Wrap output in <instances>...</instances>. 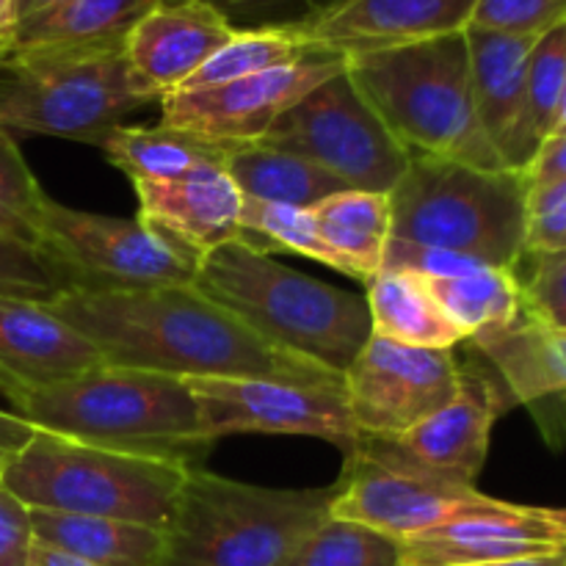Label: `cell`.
Here are the masks:
<instances>
[{"mask_svg": "<svg viewBox=\"0 0 566 566\" xmlns=\"http://www.w3.org/2000/svg\"><path fill=\"white\" fill-rule=\"evenodd\" d=\"M340 484L271 490L191 468L166 528L160 566H280L324 523Z\"/></svg>", "mask_w": 566, "mask_h": 566, "instance_id": "7", "label": "cell"}, {"mask_svg": "<svg viewBox=\"0 0 566 566\" xmlns=\"http://www.w3.org/2000/svg\"><path fill=\"white\" fill-rule=\"evenodd\" d=\"M426 282L440 302L442 313L462 332L464 340L481 335V332L512 324L523 310L517 276L509 269L479 265L468 274Z\"/></svg>", "mask_w": 566, "mask_h": 566, "instance_id": "29", "label": "cell"}, {"mask_svg": "<svg viewBox=\"0 0 566 566\" xmlns=\"http://www.w3.org/2000/svg\"><path fill=\"white\" fill-rule=\"evenodd\" d=\"M564 562H566V551H556V553H536V556L503 558V562L473 564V566H562Z\"/></svg>", "mask_w": 566, "mask_h": 566, "instance_id": "44", "label": "cell"}, {"mask_svg": "<svg viewBox=\"0 0 566 566\" xmlns=\"http://www.w3.org/2000/svg\"><path fill=\"white\" fill-rule=\"evenodd\" d=\"M470 343L514 403L534 407L566 396V332L551 329L520 310L512 324L481 332Z\"/></svg>", "mask_w": 566, "mask_h": 566, "instance_id": "22", "label": "cell"}, {"mask_svg": "<svg viewBox=\"0 0 566 566\" xmlns=\"http://www.w3.org/2000/svg\"><path fill=\"white\" fill-rule=\"evenodd\" d=\"M14 415L39 431L116 451L191 464L210 446L191 387L180 376L99 365L81 379L14 398Z\"/></svg>", "mask_w": 566, "mask_h": 566, "instance_id": "5", "label": "cell"}, {"mask_svg": "<svg viewBox=\"0 0 566 566\" xmlns=\"http://www.w3.org/2000/svg\"><path fill=\"white\" fill-rule=\"evenodd\" d=\"M566 551V528L542 506L495 501L403 542V566H473Z\"/></svg>", "mask_w": 566, "mask_h": 566, "instance_id": "17", "label": "cell"}, {"mask_svg": "<svg viewBox=\"0 0 566 566\" xmlns=\"http://www.w3.org/2000/svg\"><path fill=\"white\" fill-rule=\"evenodd\" d=\"M551 514L566 528V506H562V509H551Z\"/></svg>", "mask_w": 566, "mask_h": 566, "instance_id": "48", "label": "cell"}, {"mask_svg": "<svg viewBox=\"0 0 566 566\" xmlns=\"http://www.w3.org/2000/svg\"><path fill=\"white\" fill-rule=\"evenodd\" d=\"M346 72L409 155L506 169L475 116L464 31L346 53Z\"/></svg>", "mask_w": 566, "mask_h": 566, "instance_id": "3", "label": "cell"}, {"mask_svg": "<svg viewBox=\"0 0 566 566\" xmlns=\"http://www.w3.org/2000/svg\"><path fill=\"white\" fill-rule=\"evenodd\" d=\"M0 462H3V459H0Z\"/></svg>", "mask_w": 566, "mask_h": 566, "instance_id": "50", "label": "cell"}, {"mask_svg": "<svg viewBox=\"0 0 566 566\" xmlns=\"http://www.w3.org/2000/svg\"><path fill=\"white\" fill-rule=\"evenodd\" d=\"M553 133H566V88H564L562 108H558V119H556V127H553ZM553 133H551V136H553Z\"/></svg>", "mask_w": 566, "mask_h": 566, "instance_id": "47", "label": "cell"}, {"mask_svg": "<svg viewBox=\"0 0 566 566\" xmlns=\"http://www.w3.org/2000/svg\"><path fill=\"white\" fill-rule=\"evenodd\" d=\"M11 28V0H0V39L9 33Z\"/></svg>", "mask_w": 566, "mask_h": 566, "instance_id": "46", "label": "cell"}, {"mask_svg": "<svg viewBox=\"0 0 566 566\" xmlns=\"http://www.w3.org/2000/svg\"><path fill=\"white\" fill-rule=\"evenodd\" d=\"M99 365L97 348L50 304L0 296V392L9 401L81 379Z\"/></svg>", "mask_w": 566, "mask_h": 566, "instance_id": "18", "label": "cell"}, {"mask_svg": "<svg viewBox=\"0 0 566 566\" xmlns=\"http://www.w3.org/2000/svg\"><path fill=\"white\" fill-rule=\"evenodd\" d=\"M310 210L321 243L335 260V271L368 285L385 265L390 243V197L346 188Z\"/></svg>", "mask_w": 566, "mask_h": 566, "instance_id": "23", "label": "cell"}, {"mask_svg": "<svg viewBox=\"0 0 566 566\" xmlns=\"http://www.w3.org/2000/svg\"><path fill=\"white\" fill-rule=\"evenodd\" d=\"M31 547V512L0 486V566H28Z\"/></svg>", "mask_w": 566, "mask_h": 566, "instance_id": "39", "label": "cell"}, {"mask_svg": "<svg viewBox=\"0 0 566 566\" xmlns=\"http://www.w3.org/2000/svg\"><path fill=\"white\" fill-rule=\"evenodd\" d=\"M202 3L213 6L219 14H224L230 20L232 28H238V20L252 22V20H263L265 25H276L274 17L287 14V11L298 9L307 0H202Z\"/></svg>", "mask_w": 566, "mask_h": 566, "instance_id": "40", "label": "cell"}, {"mask_svg": "<svg viewBox=\"0 0 566 566\" xmlns=\"http://www.w3.org/2000/svg\"><path fill=\"white\" fill-rule=\"evenodd\" d=\"M238 224H241L238 241L249 243L260 252H293L335 269L329 249L321 243L318 230H315L313 210L243 197Z\"/></svg>", "mask_w": 566, "mask_h": 566, "instance_id": "32", "label": "cell"}, {"mask_svg": "<svg viewBox=\"0 0 566 566\" xmlns=\"http://www.w3.org/2000/svg\"><path fill=\"white\" fill-rule=\"evenodd\" d=\"M72 280L44 249L0 238V296L53 304Z\"/></svg>", "mask_w": 566, "mask_h": 566, "instance_id": "35", "label": "cell"}, {"mask_svg": "<svg viewBox=\"0 0 566 566\" xmlns=\"http://www.w3.org/2000/svg\"><path fill=\"white\" fill-rule=\"evenodd\" d=\"M61 0H11V25L20 20H28V17L39 14L44 9H53Z\"/></svg>", "mask_w": 566, "mask_h": 566, "instance_id": "45", "label": "cell"}, {"mask_svg": "<svg viewBox=\"0 0 566 566\" xmlns=\"http://www.w3.org/2000/svg\"><path fill=\"white\" fill-rule=\"evenodd\" d=\"M562 566H566V562H564V564H562Z\"/></svg>", "mask_w": 566, "mask_h": 566, "instance_id": "49", "label": "cell"}, {"mask_svg": "<svg viewBox=\"0 0 566 566\" xmlns=\"http://www.w3.org/2000/svg\"><path fill=\"white\" fill-rule=\"evenodd\" d=\"M525 252H566V180L528 188Z\"/></svg>", "mask_w": 566, "mask_h": 566, "instance_id": "38", "label": "cell"}, {"mask_svg": "<svg viewBox=\"0 0 566 566\" xmlns=\"http://www.w3.org/2000/svg\"><path fill=\"white\" fill-rule=\"evenodd\" d=\"M318 44H310L296 25H265L238 28L235 36L216 50L177 92H199V88L224 86L241 77L260 75L276 70L291 61H298Z\"/></svg>", "mask_w": 566, "mask_h": 566, "instance_id": "30", "label": "cell"}, {"mask_svg": "<svg viewBox=\"0 0 566 566\" xmlns=\"http://www.w3.org/2000/svg\"><path fill=\"white\" fill-rule=\"evenodd\" d=\"M48 193L28 169L14 136L0 130V238L39 247Z\"/></svg>", "mask_w": 566, "mask_h": 566, "instance_id": "33", "label": "cell"}, {"mask_svg": "<svg viewBox=\"0 0 566 566\" xmlns=\"http://www.w3.org/2000/svg\"><path fill=\"white\" fill-rule=\"evenodd\" d=\"M514 276L523 313L566 332V252H525Z\"/></svg>", "mask_w": 566, "mask_h": 566, "instance_id": "36", "label": "cell"}, {"mask_svg": "<svg viewBox=\"0 0 566 566\" xmlns=\"http://www.w3.org/2000/svg\"><path fill=\"white\" fill-rule=\"evenodd\" d=\"M39 249L50 254L72 287L193 285L197 265L171 252L138 219L88 213L48 197L42 210Z\"/></svg>", "mask_w": 566, "mask_h": 566, "instance_id": "11", "label": "cell"}, {"mask_svg": "<svg viewBox=\"0 0 566 566\" xmlns=\"http://www.w3.org/2000/svg\"><path fill=\"white\" fill-rule=\"evenodd\" d=\"M387 197L390 241L448 249L509 271L525 254L528 186L520 171L412 155Z\"/></svg>", "mask_w": 566, "mask_h": 566, "instance_id": "8", "label": "cell"}, {"mask_svg": "<svg viewBox=\"0 0 566 566\" xmlns=\"http://www.w3.org/2000/svg\"><path fill=\"white\" fill-rule=\"evenodd\" d=\"M138 221L171 252L197 265L205 254L241 238V191L227 171L180 180H136Z\"/></svg>", "mask_w": 566, "mask_h": 566, "instance_id": "19", "label": "cell"}, {"mask_svg": "<svg viewBox=\"0 0 566 566\" xmlns=\"http://www.w3.org/2000/svg\"><path fill=\"white\" fill-rule=\"evenodd\" d=\"M191 464L39 431L0 462V486L39 512L169 528Z\"/></svg>", "mask_w": 566, "mask_h": 566, "instance_id": "4", "label": "cell"}, {"mask_svg": "<svg viewBox=\"0 0 566 566\" xmlns=\"http://www.w3.org/2000/svg\"><path fill=\"white\" fill-rule=\"evenodd\" d=\"M337 484L340 492L332 503V517L368 525L398 542L484 512L497 501L475 486L392 473L357 453H346V470Z\"/></svg>", "mask_w": 566, "mask_h": 566, "instance_id": "15", "label": "cell"}, {"mask_svg": "<svg viewBox=\"0 0 566 566\" xmlns=\"http://www.w3.org/2000/svg\"><path fill=\"white\" fill-rule=\"evenodd\" d=\"M238 28L202 0H158L125 39L133 72L160 99L175 94Z\"/></svg>", "mask_w": 566, "mask_h": 566, "instance_id": "21", "label": "cell"}, {"mask_svg": "<svg viewBox=\"0 0 566 566\" xmlns=\"http://www.w3.org/2000/svg\"><path fill=\"white\" fill-rule=\"evenodd\" d=\"M462 385L448 348H420L370 335L343 374V396L359 437H396L440 412Z\"/></svg>", "mask_w": 566, "mask_h": 566, "instance_id": "12", "label": "cell"}, {"mask_svg": "<svg viewBox=\"0 0 566 566\" xmlns=\"http://www.w3.org/2000/svg\"><path fill=\"white\" fill-rule=\"evenodd\" d=\"M158 0H61L14 22L0 42L11 48H99L125 44L127 33Z\"/></svg>", "mask_w": 566, "mask_h": 566, "instance_id": "26", "label": "cell"}, {"mask_svg": "<svg viewBox=\"0 0 566 566\" xmlns=\"http://www.w3.org/2000/svg\"><path fill=\"white\" fill-rule=\"evenodd\" d=\"M105 158L136 180H180L199 171H227L230 144L208 142L169 125H119L99 144Z\"/></svg>", "mask_w": 566, "mask_h": 566, "instance_id": "24", "label": "cell"}, {"mask_svg": "<svg viewBox=\"0 0 566 566\" xmlns=\"http://www.w3.org/2000/svg\"><path fill=\"white\" fill-rule=\"evenodd\" d=\"M525 186H545V182L566 180V133H553L539 144L536 155L525 171H520Z\"/></svg>", "mask_w": 566, "mask_h": 566, "instance_id": "41", "label": "cell"}, {"mask_svg": "<svg viewBox=\"0 0 566 566\" xmlns=\"http://www.w3.org/2000/svg\"><path fill=\"white\" fill-rule=\"evenodd\" d=\"M31 512L33 539L94 566H160L166 534L138 523L83 514Z\"/></svg>", "mask_w": 566, "mask_h": 566, "instance_id": "25", "label": "cell"}, {"mask_svg": "<svg viewBox=\"0 0 566 566\" xmlns=\"http://www.w3.org/2000/svg\"><path fill=\"white\" fill-rule=\"evenodd\" d=\"M512 403V396L490 365L462 363L459 392L440 412L403 434L359 437L348 453L392 473L475 486L490 453L492 426Z\"/></svg>", "mask_w": 566, "mask_h": 566, "instance_id": "10", "label": "cell"}, {"mask_svg": "<svg viewBox=\"0 0 566 566\" xmlns=\"http://www.w3.org/2000/svg\"><path fill=\"white\" fill-rule=\"evenodd\" d=\"M193 287L282 352L343 379L374 335L365 296L230 241L197 263Z\"/></svg>", "mask_w": 566, "mask_h": 566, "instance_id": "2", "label": "cell"}, {"mask_svg": "<svg viewBox=\"0 0 566 566\" xmlns=\"http://www.w3.org/2000/svg\"><path fill=\"white\" fill-rule=\"evenodd\" d=\"M479 125L503 166L525 171L539 149L525 116V77L536 39L464 28Z\"/></svg>", "mask_w": 566, "mask_h": 566, "instance_id": "20", "label": "cell"}, {"mask_svg": "<svg viewBox=\"0 0 566 566\" xmlns=\"http://www.w3.org/2000/svg\"><path fill=\"white\" fill-rule=\"evenodd\" d=\"M28 566H94V564H88V562H83V558L70 556V553L55 551V547L42 545V542L33 539Z\"/></svg>", "mask_w": 566, "mask_h": 566, "instance_id": "43", "label": "cell"}, {"mask_svg": "<svg viewBox=\"0 0 566 566\" xmlns=\"http://www.w3.org/2000/svg\"><path fill=\"white\" fill-rule=\"evenodd\" d=\"M202 415L208 442L230 434H298L352 451L359 431L343 387H307L269 379H186Z\"/></svg>", "mask_w": 566, "mask_h": 566, "instance_id": "14", "label": "cell"}, {"mask_svg": "<svg viewBox=\"0 0 566 566\" xmlns=\"http://www.w3.org/2000/svg\"><path fill=\"white\" fill-rule=\"evenodd\" d=\"M365 287H368L365 302L370 310L374 335L403 346L448 348V352L464 343L462 332L442 313L423 276L381 269Z\"/></svg>", "mask_w": 566, "mask_h": 566, "instance_id": "27", "label": "cell"}, {"mask_svg": "<svg viewBox=\"0 0 566 566\" xmlns=\"http://www.w3.org/2000/svg\"><path fill=\"white\" fill-rule=\"evenodd\" d=\"M258 144L298 155L346 188L374 193H390L412 158L354 86L346 66L291 105Z\"/></svg>", "mask_w": 566, "mask_h": 566, "instance_id": "9", "label": "cell"}, {"mask_svg": "<svg viewBox=\"0 0 566 566\" xmlns=\"http://www.w3.org/2000/svg\"><path fill=\"white\" fill-rule=\"evenodd\" d=\"M50 307L114 368L180 379H269L343 387L318 365L271 346L193 285L70 287Z\"/></svg>", "mask_w": 566, "mask_h": 566, "instance_id": "1", "label": "cell"}, {"mask_svg": "<svg viewBox=\"0 0 566 566\" xmlns=\"http://www.w3.org/2000/svg\"><path fill=\"white\" fill-rule=\"evenodd\" d=\"M280 566H403V542L329 514Z\"/></svg>", "mask_w": 566, "mask_h": 566, "instance_id": "31", "label": "cell"}, {"mask_svg": "<svg viewBox=\"0 0 566 566\" xmlns=\"http://www.w3.org/2000/svg\"><path fill=\"white\" fill-rule=\"evenodd\" d=\"M149 103L158 97L133 72L125 44L11 48L0 42V130L99 147Z\"/></svg>", "mask_w": 566, "mask_h": 566, "instance_id": "6", "label": "cell"}, {"mask_svg": "<svg viewBox=\"0 0 566 566\" xmlns=\"http://www.w3.org/2000/svg\"><path fill=\"white\" fill-rule=\"evenodd\" d=\"M566 88V22L536 39L525 77V116L536 142L553 133Z\"/></svg>", "mask_w": 566, "mask_h": 566, "instance_id": "34", "label": "cell"}, {"mask_svg": "<svg viewBox=\"0 0 566 566\" xmlns=\"http://www.w3.org/2000/svg\"><path fill=\"white\" fill-rule=\"evenodd\" d=\"M473 9L475 0H329L293 25L310 44L346 55L462 33Z\"/></svg>", "mask_w": 566, "mask_h": 566, "instance_id": "16", "label": "cell"}, {"mask_svg": "<svg viewBox=\"0 0 566 566\" xmlns=\"http://www.w3.org/2000/svg\"><path fill=\"white\" fill-rule=\"evenodd\" d=\"M346 66V55L332 48H313L260 75L224 86L175 92L160 99V125L193 133L219 144H258L291 105Z\"/></svg>", "mask_w": 566, "mask_h": 566, "instance_id": "13", "label": "cell"}, {"mask_svg": "<svg viewBox=\"0 0 566 566\" xmlns=\"http://www.w3.org/2000/svg\"><path fill=\"white\" fill-rule=\"evenodd\" d=\"M227 177L241 191V197L307 210L332 193L346 191V186L329 171L318 169L298 155L263 144H235L227 158Z\"/></svg>", "mask_w": 566, "mask_h": 566, "instance_id": "28", "label": "cell"}, {"mask_svg": "<svg viewBox=\"0 0 566 566\" xmlns=\"http://www.w3.org/2000/svg\"><path fill=\"white\" fill-rule=\"evenodd\" d=\"M566 22V0H475L470 25L539 39Z\"/></svg>", "mask_w": 566, "mask_h": 566, "instance_id": "37", "label": "cell"}, {"mask_svg": "<svg viewBox=\"0 0 566 566\" xmlns=\"http://www.w3.org/2000/svg\"><path fill=\"white\" fill-rule=\"evenodd\" d=\"M33 434H36V429L28 420H22L20 415L0 412V459L11 457L20 448H25Z\"/></svg>", "mask_w": 566, "mask_h": 566, "instance_id": "42", "label": "cell"}]
</instances>
